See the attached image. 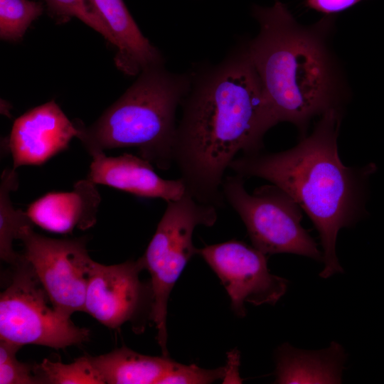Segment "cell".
Wrapping results in <instances>:
<instances>
[{
    "mask_svg": "<svg viewBox=\"0 0 384 384\" xmlns=\"http://www.w3.org/2000/svg\"><path fill=\"white\" fill-rule=\"evenodd\" d=\"M182 100L173 148L186 191L217 208L225 203V173L239 151H260L275 123L246 43L219 63L195 66Z\"/></svg>",
    "mask_w": 384,
    "mask_h": 384,
    "instance_id": "cell-1",
    "label": "cell"
},
{
    "mask_svg": "<svg viewBox=\"0 0 384 384\" xmlns=\"http://www.w3.org/2000/svg\"><path fill=\"white\" fill-rule=\"evenodd\" d=\"M339 109L324 112L312 133L287 151H260L236 156L229 169L243 178L258 177L289 194L318 230L326 279L343 272L336 252L339 230L353 226L363 215L371 165L348 167L341 161L337 138Z\"/></svg>",
    "mask_w": 384,
    "mask_h": 384,
    "instance_id": "cell-2",
    "label": "cell"
},
{
    "mask_svg": "<svg viewBox=\"0 0 384 384\" xmlns=\"http://www.w3.org/2000/svg\"><path fill=\"white\" fill-rule=\"evenodd\" d=\"M253 14L260 31L246 47L273 120L304 132L311 118L338 109L334 66L318 32L321 22L302 27L279 1L255 7Z\"/></svg>",
    "mask_w": 384,
    "mask_h": 384,
    "instance_id": "cell-3",
    "label": "cell"
},
{
    "mask_svg": "<svg viewBox=\"0 0 384 384\" xmlns=\"http://www.w3.org/2000/svg\"><path fill=\"white\" fill-rule=\"evenodd\" d=\"M191 85L190 72L175 73L164 65L149 68L92 124L77 122V138L92 156L106 149L136 148L158 169L169 170L176 110Z\"/></svg>",
    "mask_w": 384,
    "mask_h": 384,
    "instance_id": "cell-4",
    "label": "cell"
},
{
    "mask_svg": "<svg viewBox=\"0 0 384 384\" xmlns=\"http://www.w3.org/2000/svg\"><path fill=\"white\" fill-rule=\"evenodd\" d=\"M218 208L199 202L185 191L166 208L142 256L151 277L152 308L150 320L156 329V340L163 356H168L167 307L170 294L191 258L196 255L193 234L199 225L212 227Z\"/></svg>",
    "mask_w": 384,
    "mask_h": 384,
    "instance_id": "cell-5",
    "label": "cell"
},
{
    "mask_svg": "<svg viewBox=\"0 0 384 384\" xmlns=\"http://www.w3.org/2000/svg\"><path fill=\"white\" fill-rule=\"evenodd\" d=\"M244 178L237 174L225 177L222 191L225 203L244 223L252 246L265 255L292 253L323 260L316 242L301 225L298 203L272 183L249 193Z\"/></svg>",
    "mask_w": 384,
    "mask_h": 384,
    "instance_id": "cell-6",
    "label": "cell"
},
{
    "mask_svg": "<svg viewBox=\"0 0 384 384\" xmlns=\"http://www.w3.org/2000/svg\"><path fill=\"white\" fill-rule=\"evenodd\" d=\"M13 267L10 283L0 294V339L54 349L89 340L88 329L77 326L71 317L48 305L50 300L25 258Z\"/></svg>",
    "mask_w": 384,
    "mask_h": 384,
    "instance_id": "cell-7",
    "label": "cell"
},
{
    "mask_svg": "<svg viewBox=\"0 0 384 384\" xmlns=\"http://www.w3.org/2000/svg\"><path fill=\"white\" fill-rule=\"evenodd\" d=\"M23 257L35 272L50 304L71 317L83 311L87 287L95 261L86 248V239H56L25 228L20 238Z\"/></svg>",
    "mask_w": 384,
    "mask_h": 384,
    "instance_id": "cell-8",
    "label": "cell"
},
{
    "mask_svg": "<svg viewBox=\"0 0 384 384\" xmlns=\"http://www.w3.org/2000/svg\"><path fill=\"white\" fill-rule=\"evenodd\" d=\"M196 255L216 274L239 316H245V302L274 305L287 291L288 281L270 272L267 255L244 242L233 239L206 245Z\"/></svg>",
    "mask_w": 384,
    "mask_h": 384,
    "instance_id": "cell-9",
    "label": "cell"
},
{
    "mask_svg": "<svg viewBox=\"0 0 384 384\" xmlns=\"http://www.w3.org/2000/svg\"><path fill=\"white\" fill-rule=\"evenodd\" d=\"M142 257L137 260L105 265L95 261L88 282L84 312L105 326L119 329L127 322L136 324L152 308L151 285L144 284Z\"/></svg>",
    "mask_w": 384,
    "mask_h": 384,
    "instance_id": "cell-10",
    "label": "cell"
},
{
    "mask_svg": "<svg viewBox=\"0 0 384 384\" xmlns=\"http://www.w3.org/2000/svg\"><path fill=\"white\" fill-rule=\"evenodd\" d=\"M78 134L76 122L55 101L35 107L13 124L8 139L13 169L43 164L66 149Z\"/></svg>",
    "mask_w": 384,
    "mask_h": 384,
    "instance_id": "cell-11",
    "label": "cell"
},
{
    "mask_svg": "<svg viewBox=\"0 0 384 384\" xmlns=\"http://www.w3.org/2000/svg\"><path fill=\"white\" fill-rule=\"evenodd\" d=\"M87 178L95 184L107 186L147 198L166 202L180 198L186 188L183 181L165 179L148 161L131 154L107 156L104 152L93 156Z\"/></svg>",
    "mask_w": 384,
    "mask_h": 384,
    "instance_id": "cell-12",
    "label": "cell"
},
{
    "mask_svg": "<svg viewBox=\"0 0 384 384\" xmlns=\"http://www.w3.org/2000/svg\"><path fill=\"white\" fill-rule=\"evenodd\" d=\"M97 184L87 178L68 192H50L31 203L26 213L33 224L55 233L86 230L97 221L101 201Z\"/></svg>",
    "mask_w": 384,
    "mask_h": 384,
    "instance_id": "cell-13",
    "label": "cell"
},
{
    "mask_svg": "<svg viewBox=\"0 0 384 384\" xmlns=\"http://www.w3.org/2000/svg\"><path fill=\"white\" fill-rule=\"evenodd\" d=\"M117 49L116 67L129 76L164 65L161 53L142 34L123 0H92Z\"/></svg>",
    "mask_w": 384,
    "mask_h": 384,
    "instance_id": "cell-14",
    "label": "cell"
},
{
    "mask_svg": "<svg viewBox=\"0 0 384 384\" xmlns=\"http://www.w3.org/2000/svg\"><path fill=\"white\" fill-rule=\"evenodd\" d=\"M346 361L342 346L332 342L326 349L309 351L288 343L276 352L275 383H340Z\"/></svg>",
    "mask_w": 384,
    "mask_h": 384,
    "instance_id": "cell-15",
    "label": "cell"
},
{
    "mask_svg": "<svg viewBox=\"0 0 384 384\" xmlns=\"http://www.w3.org/2000/svg\"><path fill=\"white\" fill-rule=\"evenodd\" d=\"M105 384H158L176 365L168 356H151L127 347L91 356Z\"/></svg>",
    "mask_w": 384,
    "mask_h": 384,
    "instance_id": "cell-16",
    "label": "cell"
},
{
    "mask_svg": "<svg viewBox=\"0 0 384 384\" xmlns=\"http://www.w3.org/2000/svg\"><path fill=\"white\" fill-rule=\"evenodd\" d=\"M18 187L16 169H4L0 181V257L1 261L12 267L18 265L24 259L23 254L19 255L14 250V241L20 238L25 228L33 224L26 211L13 206L11 193Z\"/></svg>",
    "mask_w": 384,
    "mask_h": 384,
    "instance_id": "cell-17",
    "label": "cell"
},
{
    "mask_svg": "<svg viewBox=\"0 0 384 384\" xmlns=\"http://www.w3.org/2000/svg\"><path fill=\"white\" fill-rule=\"evenodd\" d=\"M43 383L48 384H105L90 356H83L70 363L44 359L36 365Z\"/></svg>",
    "mask_w": 384,
    "mask_h": 384,
    "instance_id": "cell-18",
    "label": "cell"
},
{
    "mask_svg": "<svg viewBox=\"0 0 384 384\" xmlns=\"http://www.w3.org/2000/svg\"><path fill=\"white\" fill-rule=\"evenodd\" d=\"M43 11V5L35 1L0 0L1 39L19 41Z\"/></svg>",
    "mask_w": 384,
    "mask_h": 384,
    "instance_id": "cell-19",
    "label": "cell"
},
{
    "mask_svg": "<svg viewBox=\"0 0 384 384\" xmlns=\"http://www.w3.org/2000/svg\"><path fill=\"white\" fill-rule=\"evenodd\" d=\"M53 17L65 21L75 17L90 27L113 46V39L92 0H43Z\"/></svg>",
    "mask_w": 384,
    "mask_h": 384,
    "instance_id": "cell-20",
    "label": "cell"
},
{
    "mask_svg": "<svg viewBox=\"0 0 384 384\" xmlns=\"http://www.w3.org/2000/svg\"><path fill=\"white\" fill-rule=\"evenodd\" d=\"M22 346L0 339V384L43 383L36 366L19 361L16 353Z\"/></svg>",
    "mask_w": 384,
    "mask_h": 384,
    "instance_id": "cell-21",
    "label": "cell"
},
{
    "mask_svg": "<svg viewBox=\"0 0 384 384\" xmlns=\"http://www.w3.org/2000/svg\"><path fill=\"white\" fill-rule=\"evenodd\" d=\"M225 368L204 369L194 364L183 365L176 363L158 384H209L225 376Z\"/></svg>",
    "mask_w": 384,
    "mask_h": 384,
    "instance_id": "cell-22",
    "label": "cell"
},
{
    "mask_svg": "<svg viewBox=\"0 0 384 384\" xmlns=\"http://www.w3.org/2000/svg\"><path fill=\"white\" fill-rule=\"evenodd\" d=\"M363 0H306L308 7L329 15L346 10Z\"/></svg>",
    "mask_w": 384,
    "mask_h": 384,
    "instance_id": "cell-23",
    "label": "cell"
}]
</instances>
